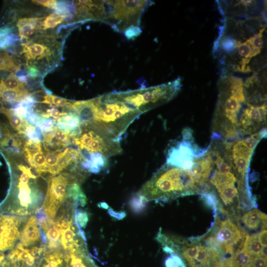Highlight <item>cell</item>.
<instances>
[{"label":"cell","instance_id":"cell-6","mask_svg":"<svg viewBox=\"0 0 267 267\" xmlns=\"http://www.w3.org/2000/svg\"><path fill=\"white\" fill-rule=\"evenodd\" d=\"M103 22L114 30L123 32L138 26L141 15L151 2L148 0H105Z\"/></svg>","mask_w":267,"mask_h":267},{"label":"cell","instance_id":"cell-36","mask_svg":"<svg viewBox=\"0 0 267 267\" xmlns=\"http://www.w3.org/2000/svg\"><path fill=\"white\" fill-rule=\"evenodd\" d=\"M89 220L88 214L86 212L77 210V208L75 210L74 216V222L76 225L80 228L85 227Z\"/></svg>","mask_w":267,"mask_h":267},{"label":"cell","instance_id":"cell-23","mask_svg":"<svg viewBox=\"0 0 267 267\" xmlns=\"http://www.w3.org/2000/svg\"><path fill=\"white\" fill-rule=\"evenodd\" d=\"M0 113L4 114L7 117L11 127L18 132L23 131L28 122L14 114L12 109H8L4 107L0 108Z\"/></svg>","mask_w":267,"mask_h":267},{"label":"cell","instance_id":"cell-22","mask_svg":"<svg viewBox=\"0 0 267 267\" xmlns=\"http://www.w3.org/2000/svg\"><path fill=\"white\" fill-rule=\"evenodd\" d=\"M20 70V65L4 49H0V70L13 73Z\"/></svg>","mask_w":267,"mask_h":267},{"label":"cell","instance_id":"cell-10","mask_svg":"<svg viewBox=\"0 0 267 267\" xmlns=\"http://www.w3.org/2000/svg\"><path fill=\"white\" fill-rule=\"evenodd\" d=\"M28 217L0 212V252L6 253L14 248Z\"/></svg>","mask_w":267,"mask_h":267},{"label":"cell","instance_id":"cell-34","mask_svg":"<svg viewBox=\"0 0 267 267\" xmlns=\"http://www.w3.org/2000/svg\"><path fill=\"white\" fill-rule=\"evenodd\" d=\"M56 120L42 118L36 124V128L40 130L43 133L51 132L53 131L55 126Z\"/></svg>","mask_w":267,"mask_h":267},{"label":"cell","instance_id":"cell-14","mask_svg":"<svg viewBox=\"0 0 267 267\" xmlns=\"http://www.w3.org/2000/svg\"><path fill=\"white\" fill-rule=\"evenodd\" d=\"M64 253L67 267H97L90 257L86 244Z\"/></svg>","mask_w":267,"mask_h":267},{"label":"cell","instance_id":"cell-19","mask_svg":"<svg viewBox=\"0 0 267 267\" xmlns=\"http://www.w3.org/2000/svg\"><path fill=\"white\" fill-rule=\"evenodd\" d=\"M220 255L208 247L199 245L198 251L195 259V264L202 267H209L212 261L218 259Z\"/></svg>","mask_w":267,"mask_h":267},{"label":"cell","instance_id":"cell-28","mask_svg":"<svg viewBox=\"0 0 267 267\" xmlns=\"http://www.w3.org/2000/svg\"><path fill=\"white\" fill-rule=\"evenodd\" d=\"M219 195L225 205L232 203L235 197H237L238 190L236 184L226 186L218 191Z\"/></svg>","mask_w":267,"mask_h":267},{"label":"cell","instance_id":"cell-17","mask_svg":"<svg viewBox=\"0 0 267 267\" xmlns=\"http://www.w3.org/2000/svg\"><path fill=\"white\" fill-rule=\"evenodd\" d=\"M242 221L251 229H257L261 223L264 228H266L267 215L255 209L245 213L242 218Z\"/></svg>","mask_w":267,"mask_h":267},{"label":"cell","instance_id":"cell-48","mask_svg":"<svg viewBox=\"0 0 267 267\" xmlns=\"http://www.w3.org/2000/svg\"><path fill=\"white\" fill-rule=\"evenodd\" d=\"M259 256L267 259V246H263Z\"/></svg>","mask_w":267,"mask_h":267},{"label":"cell","instance_id":"cell-37","mask_svg":"<svg viewBox=\"0 0 267 267\" xmlns=\"http://www.w3.org/2000/svg\"><path fill=\"white\" fill-rule=\"evenodd\" d=\"M165 265L166 267H185L181 257L176 254H171L166 258Z\"/></svg>","mask_w":267,"mask_h":267},{"label":"cell","instance_id":"cell-1","mask_svg":"<svg viewBox=\"0 0 267 267\" xmlns=\"http://www.w3.org/2000/svg\"><path fill=\"white\" fill-rule=\"evenodd\" d=\"M245 103L242 80L236 77L222 81L213 123V135L230 142L240 138L238 122Z\"/></svg>","mask_w":267,"mask_h":267},{"label":"cell","instance_id":"cell-8","mask_svg":"<svg viewBox=\"0 0 267 267\" xmlns=\"http://www.w3.org/2000/svg\"><path fill=\"white\" fill-rule=\"evenodd\" d=\"M82 178L76 174L64 173L53 177L48 183L45 198L42 208L47 216L53 220L60 206L67 197L68 187L78 183Z\"/></svg>","mask_w":267,"mask_h":267},{"label":"cell","instance_id":"cell-25","mask_svg":"<svg viewBox=\"0 0 267 267\" xmlns=\"http://www.w3.org/2000/svg\"><path fill=\"white\" fill-rule=\"evenodd\" d=\"M64 18L55 12L51 13L46 17H42L37 25V30H46L55 27L61 23Z\"/></svg>","mask_w":267,"mask_h":267},{"label":"cell","instance_id":"cell-16","mask_svg":"<svg viewBox=\"0 0 267 267\" xmlns=\"http://www.w3.org/2000/svg\"><path fill=\"white\" fill-rule=\"evenodd\" d=\"M56 127L69 135L81 127V122L78 115L74 111L66 112L56 121Z\"/></svg>","mask_w":267,"mask_h":267},{"label":"cell","instance_id":"cell-46","mask_svg":"<svg viewBox=\"0 0 267 267\" xmlns=\"http://www.w3.org/2000/svg\"><path fill=\"white\" fill-rule=\"evenodd\" d=\"M267 230H264L258 235L259 240L263 246H267Z\"/></svg>","mask_w":267,"mask_h":267},{"label":"cell","instance_id":"cell-5","mask_svg":"<svg viewBox=\"0 0 267 267\" xmlns=\"http://www.w3.org/2000/svg\"><path fill=\"white\" fill-rule=\"evenodd\" d=\"M22 45V53L26 58V65L34 67L40 76L45 75L58 65L61 44L52 36L38 35L30 39Z\"/></svg>","mask_w":267,"mask_h":267},{"label":"cell","instance_id":"cell-38","mask_svg":"<svg viewBox=\"0 0 267 267\" xmlns=\"http://www.w3.org/2000/svg\"><path fill=\"white\" fill-rule=\"evenodd\" d=\"M55 138L58 140L63 142L67 145L70 143V139L69 135L63 130L55 127L53 131L52 132Z\"/></svg>","mask_w":267,"mask_h":267},{"label":"cell","instance_id":"cell-47","mask_svg":"<svg viewBox=\"0 0 267 267\" xmlns=\"http://www.w3.org/2000/svg\"><path fill=\"white\" fill-rule=\"evenodd\" d=\"M0 267H9L6 254L5 253L0 252Z\"/></svg>","mask_w":267,"mask_h":267},{"label":"cell","instance_id":"cell-20","mask_svg":"<svg viewBox=\"0 0 267 267\" xmlns=\"http://www.w3.org/2000/svg\"><path fill=\"white\" fill-rule=\"evenodd\" d=\"M30 94L25 90H17L0 89V102H6L11 104L19 102Z\"/></svg>","mask_w":267,"mask_h":267},{"label":"cell","instance_id":"cell-12","mask_svg":"<svg viewBox=\"0 0 267 267\" xmlns=\"http://www.w3.org/2000/svg\"><path fill=\"white\" fill-rule=\"evenodd\" d=\"M266 103L258 106L247 104L246 107L241 110L238 119L239 136L242 138L266 129Z\"/></svg>","mask_w":267,"mask_h":267},{"label":"cell","instance_id":"cell-45","mask_svg":"<svg viewBox=\"0 0 267 267\" xmlns=\"http://www.w3.org/2000/svg\"><path fill=\"white\" fill-rule=\"evenodd\" d=\"M13 28L10 26H4L0 28V40L8 35L12 33Z\"/></svg>","mask_w":267,"mask_h":267},{"label":"cell","instance_id":"cell-18","mask_svg":"<svg viewBox=\"0 0 267 267\" xmlns=\"http://www.w3.org/2000/svg\"><path fill=\"white\" fill-rule=\"evenodd\" d=\"M41 18H23L18 19L17 27L20 38H29L37 31V25Z\"/></svg>","mask_w":267,"mask_h":267},{"label":"cell","instance_id":"cell-35","mask_svg":"<svg viewBox=\"0 0 267 267\" xmlns=\"http://www.w3.org/2000/svg\"><path fill=\"white\" fill-rule=\"evenodd\" d=\"M147 201L137 193L134 195L130 202V206L135 212H140L145 207Z\"/></svg>","mask_w":267,"mask_h":267},{"label":"cell","instance_id":"cell-15","mask_svg":"<svg viewBox=\"0 0 267 267\" xmlns=\"http://www.w3.org/2000/svg\"><path fill=\"white\" fill-rule=\"evenodd\" d=\"M39 267H67L62 250H45Z\"/></svg>","mask_w":267,"mask_h":267},{"label":"cell","instance_id":"cell-2","mask_svg":"<svg viewBox=\"0 0 267 267\" xmlns=\"http://www.w3.org/2000/svg\"><path fill=\"white\" fill-rule=\"evenodd\" d=\"M200 192L188 170L165 164L146 181L137 194L146 201H166Z\"/></svg>","mask_w":267,"mask_h":267},{"label":"cell","instance_id":"cell-43","mask_svg":"<svg viewBox=\"0 0 267 267\" xmlns=\"http://www.w3.org/2000/svg\"><path fill=\"white\" fill-rule=\"evenodd\" d=\"M57 0H32V2L38 4L51 9H55L56 4Z\"/></svg>","mask_w":267,"mask_h":267},{"label":"cell","instance_id":"cell-27","mask_svg":"<svg viewBox=\"0 0 267 267\" xmlns=\"http://www.w3.org/2000/svg\"><path fill=\"white\" fill-rule=\"evenodd\" d=\"M245 251L235 254L231 259V267H249L253 258Z\"/></svg>","mask_w":267,"mask_h":267},{"label":"cell","instance_id":"cell-29","mask_svg":"<svg viewBox=\"0 0 267 267\" xmlns=\"http://www.w3.org/2000/svg\"><path fill=\"white\" fill-rule=\"evenodd\" d=\"M240 41H237L232 36L227 35L222 39L220 46L222 50L228 55L234 53Z\"/></svg>","mask_w":267,"mask_h":267},{"label":"cell","instance_id":"cell-33","mask_svg":"<svg viewBox=\"0 0 267 267\" xmlns=\"http://www.w3.org/2000/svg\"><path fill=\"white\" fill-rule=\"evenodd\" d=\"M264 29V27L262 28L257 34L247 40L257 54L261 52L264 45L263 33Z\"/></svg>","mask_w":267,"mask_h":267},{"label":"cell","instance_id":"cell-39","mask_svg":"<svg viewBox=\"0 0 267 267\" xmlns=\"http://www.w3.org/2000/svg\"><path fill=\"white\" fill-rule=\"evenodd\" d=\"M12 110L14 114L23 119L26 118L29 113L31 112L30 109L21 102Z\"/></svg>","mask_w":267,"mask_h":267},{"label":"cell","instance_id":"cell-41","mask_svg":"<svg viewBox=\"0 0 267 267\" xmlns=\"http://www.w3.org/2000/svg\"><path fill=\"white\" fill-rule=\"evenodd\" d=\"M72 101L60 97L52 95V106L67 107L71 105Z\"/></svg>","mask_w":267,"mask_h":267},{"label":"cell","instance_id":"cell-44","mask_svg":"<svg viewBox=\"0 0 267 267\" xmlns=\"http://www.w3.org/2000/svg\"><path fill=\"white\" fill-rule=\"evenodd\" d=\"M41 118V116L39 115L37 113L31 112L28 114L26 119L32 125H36L37 123Z\"/></svg>","mask_w":267,"mask_h":267},{"label":"cell","instance_id":"cell-11","mask_svg":"<svg viewBox=\"0 0 267 267\" xmlns=\"http://www.w3.org/2000/svg\"><path fill=\"white\" fill-rule=\"evenodd\" d=\"M45 248L42 242L24 246L18 241L6 254L9 267H39Z\"/></svg>","mask_w":267,"mask_h":267},{"label":"cell","instance_id":"cell-42","mask_svg":"<svg viewBox=\"0 0 267 267\" xmlns=\"http://www.w3.org/2000/svg\"><path fill=\"white\" fill-rule=\"evenodd\" d=\"M249 267H267V259L256 256L253 258Z\"/></svg>","mask_w":267,"mask_h":267},{"label":"cell","instance_id":"cell-32","mask_svg":"<svg viewBox=\"0 0 267 267\" xmlns=\"http://www.w3.org/2000/svg\"><path fill=\"white\" fill-rule=\"evenodd\" d=\"M23 149L25 152L27 160L31 158L36 153L42 152L41 143L36 142L29 139L24 145Z\"/></svg>","mask_w":267,"mask_h":267},{"label":"cell","instance_id":"cell-40","mask_svg":"<svg viewBox=\"0 0 267 267\" xmlns=\"http://www.w3.org/2000/svg\"><path fill=\"white\" fill-rule=\"evenodd\" d=\"M141 30L138 26H131L126 29L124 33L128 39H133L138 36L141 33Z\"/></svg>","mask_w":267,"mask_h":267},{"label":"cell","instance_id":"cell-13","mask_svg":"<svg viewBox=\"0 0 267 267\" xmlns=\"http://www.w3.org/2000/svg\"><path fill=\"white\" fill-rule=\"evenodd\" d=\"M40 228L41 226L36 216H30L22 230L19 241L24 246H29L42 242Z\"/></svg>","mask_w":267,"mask_h":267},{"label":"cell","instance_id":"cell-24","mask_svg":"<svg viewBox=\"0 0 267 267\" xmlns=\"http://www.w3.org/2000/svg\"><path fill=\"white\" fill-rule=\"evenodd\" d=\"M25 86L26 84L21 82L13 73L0 80L1 89L23 90L26 89Z\"/></svg>","mask_w":267,"mask_h":267},{"label":"cell","instance_id":"cell-26","mask_svg":"<svg viewBox=\"0 0 267 267\" xmlns=\"http://www.w3.org/2000/svg\"><path fill=\"white\" fill-rule=\"evenodd\" d=\"M263 246L261 244L258 235L254 234L247 238L243 251H245L251 256H259Z\"/></svg>","mask_w":267,"mask_h":267},{"label":"cell","instance_id":"cell-9","mask_svg":"<svg viewBox=\"0 0 267 267\" xmlns=\"http://www.w3.org/2000/svg\"><path fill=\"white\" fill-rule=\"evenodd\" d=\"M182 138L168 150L166 164L188 170L195 158L204 153L206 148L200 149L194 143L192 132L189 129L182 131Z\"/></svg>","mask_w":267,"mask_h":267},{"label":"cell","instance_id":"cell-7","mask_svg":"<svg viewBox=\"0 0 267 267\" xmlns=\"http://www.w3.org/2000/svg\"><path fill=\"white\" fill-rule=\"evenodd\" d=\"M267 135V129L262 130L231 142H224L229 157L239 181L243 184L248 172L254 150L261 139Z\"/></svg>","mask_w":267,"mask_h":267},{"label":"cell","instance_id":"cell-3","mask_svg":"<svg viewBox=\"0 0 267 267\" xmlns=\"http://www.w3.org/2000/svg\"><path fill=\"white\" fill-rule=\"evenodd\" d=\"M92 100L93 116L89 125L118 140L141 115L137 110L115 98L110 92L93 98Z\"/></svg>","mask_w":267,"mask_h":267},{"label":"cell","instance_id":"cell-30","mask_svg":"<svg viewBox=\"0 0 267 267\" xmlns=\"http://www.w3.org/2000/svg\"><path fill=\"white\" fill-rule=\"evenodd\" d=\"M199 245H190L182 249L181 255L190 267H197L195 259L198 251Z\"/></svg>","mask_w":267,"mask_h":267},{"label":"cell","instance_id":"cell-4","mask_svg":"<svg viewBox=\"0 0 267 267\" xmlns=\"http://www.w3.org/2000/svg\"><path fill=\"white\" fill-rule=\"evenodd\" d=\"M181 86V79L178 78L156 86L119 91L118 97L122 102L141 114L172 100L178 93Z\"/></svg>","mask_w":267,"mask_h":267},{"label":"cell","instance_id":"cell-31","mask_svg":"<svg viewBox=\"0 0 267 267\" xmlns=\"http://www.w3.org/2000/svg\"><path fill=\"white\" fill-rule=\"evenodd\" d=\"M24 134L29 140L41 143L43 139L41 131L34 126L27 123L24 130Z\"/></svg>","mask_w":267,"mask_h":267},{"label":"cell","instance_id":"cell-21","mask_svg":"<svg viewBox=\"0 0 267 267\" xmlns=\"http://www.w3.org/2000/svg\"><path fill=\"white\" fill-rule=\"evenodd\" d=\"M44 146L48 152L60 153L67 145L56 139L52 132L43 133Z\"/></svg>","mask_w":267,"mask_h":267}]
</instances>
